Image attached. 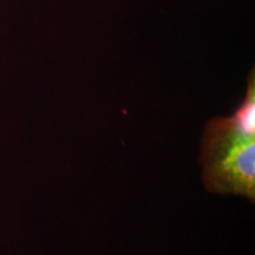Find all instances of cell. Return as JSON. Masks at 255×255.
Returning <instances> with one entry per match:
<instances>
[{
    "instance_id": "1",
    "label": "cell",
    "mask_w": 255,
    "mask_h": 255,
    "mask_svg": "<svg viewBox=\"0 0 255 255\" xmlns=\"http://www.w3.org/2000/svg\"><path fill=\"white\" fill-rule=\"evenodd\" d=\"M209 193L233 194L255 200V139L229 146L201 161Z\"/></svg>"
},
{
    "instance_id": "2",
    "label": "cell",
    "mask_w": 255,
    "mask_h": 255,
    "mask_svg": "<svg viewBox=\"0 0 255 255\" xmlns=\"http://www.w3.org/2000/svg\"><path fill=\"white\" fill-rule=\"evenodd\" d=\"M255 139V76L247 79V90L242 103L227 117H214L205 127L201 142L200 161L229 146Z\"/></svg>"
}]
</instances>
